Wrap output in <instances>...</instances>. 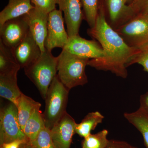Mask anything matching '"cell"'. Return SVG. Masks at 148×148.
Returning <instances> with one entry per match:
<instances>
[{
  "mask_svg": "<svg viewBox=\"0 0 148 148\" xmlns=\"http://www.w3.org/2000/svg\"><path fill=\"white\" fill-rule=\"evenodd\" d=\"M56 75L49 88L42 114L47 128L51 130L66 112L69 92Z\"/></svg>",
  "mask_w": 148,
  "mask_h": 148,
  "instance_id": "cell-4",
  "label": "cell"
},
{
  "mask_svg": "<svg viewBox=\"0 0 148 148\" xmlns=\"http://www.w3.org/2000/svg\"><path fill=\"white\" fill-rule=\"evenodd\" d=\"M140 103L139 110L148 115V92L141 95Z\"/></svg>",
  "mask_w": 148,
  "mask_h": 148,
  "instance_id": "cell-29",
  "label": "cell"
},
{
  "mask_svg": "<svg viewBox=\"0 0 148 148\" xmlns=\"http://www.w3.org/2000/svg\"><path fill=\"white\" fill-rule=\"evenodd\" d=\"M35 8L49 14L56 9V0H31Z\"/></svg>",
  "mask_w": 148,
  "mask_h": 148,
  "instance_id": "cell-25",
  "label": "cell"
},
{
  "mask_svg": "<svg viewBox=\"0 0 148 148\" xmlns=\"http://www.w3.org/2000/svg\"><path fill=\"white\" fill-rule=\"evenodd\" d=\"M104 116L98 111L89 113L85 116L79 123L75 126V133L85 138L91 134L98 124L101 123Z\"/></svg>",
  "mask_w": 148,
  "mask_h": 148,
  "instance_id": "cell-18",
  "label": "cell"
},
{
  "mask_svg": "<svg viewBox=\"0 0 148 148\" xmlns=\"http://www.w3.org/2000/svg\"><path fill=\"white\" fill-rule=\"evenodd\" d=\"M40 109L35 110L24 126L23 132L29 142L34 141L40 131L46 127Z\"/></svg>",
  "mask_w": 148,
  "mask_h": 148,
  "instance_id": "cell-20",
  "label": "cell"
},
{
  "mask_svg": "<svg viewBox=\"0 0 148 148\" xmlns=\"http://www.w3.org/2000/svg\"><path fill=\"white\" fill-rule=\"evenodd\" d=\"M132 146L125 141L110 140L106 148H132Z\"/></svg>",
  "mask_w": 148,
  "mask_h": 148,
  "instance_id": "cell-28",
  "label": "cell"
},
{
  "mask_svg": "<svg viewBox=\"0 0 148 148\" xmlns=\"http://www.w3.org/2000/svg\"><path fill=\"white\" fill-rule=\"evenodd\" d=\"M114 30L130 47L140 51L148 47V16L135 15Z\"/></svg>",
  "mask_w": 148,
  "mask_h": 148,
  "instance_id": "cell-5",
  "label": "cell"
},
{
  "mask_svg": "<svg viewBox=\"0 0 148 148\" xmlns=\"http://www.w3.org/2000/svg\"><path fill=\"white\" fill-rule=\"evenodd\" d=\"M128 5L132 9L134 15L148 16V0H134Z\"/></svg>",
  "mask_w": 148,
  "mask_h": 148,
  "instance_id": "cell-26",
  "label": "cell"
},
{
  "mask_svg": "<svg viewBox=\"0 0 148 148\" xmlns=\"http://www.w3.org/2000/svg\"><path fill=\"white\" fill-rule=\"evenodd\" d=\"M124 117L139 131L143 136L144 144L148 148V115L140 110L125 113Z\"/></svg>",
  "mask_w": 148,
  "mask_h": 148,
  "instance_id": "cell-19",
  "label": "cell"
},
{
  "mask_svg": "<svg viewBox=\"0 0 148 148\" xmlns=\"http://www.w3.org/2000/svg\"><path fill=\"white\" fill-rule=\"evenodd\" d=\"M29 142L34 148H56L51 138L50 130L46 127L40 131L34 141Z\"/></svg>",
  "mask_w": 148,
  "mask_h": 148,
  "instance_id": "cell-24",
  "label": "cell"
},
{
  "mask_svg": "<svg viewBox=\"0 0 148 148\" xmlns=\"http://www.w3.org/2000/svg\"><path fill=\"white\" fill-rule=\"evenodd\" d=\"M31 0H9L0 12V26L12 18L24 16L34 8Z\"/></svg>",
  "mask_w": 148,
  "mask_h": 148,
  "instance_id": "cell-16",
  "label": "cell"
},
{
  "mask_svg": "<svg viewBox=\"0 0 148 148\" xmlns=\"http://www.w3.org/2000/svg\"><path fill=\"white\" fill-rule=\"evenodd\" d=\"M62 49L81 58L91 59L103 58V48L94 40H87L79 35L69 38V41Z\"/></svg>",
  "mask_w": 148,
  "mask_h": 148,
  "instance_id": "cell-10",
  "label": "cell"
},
{
  "mask_svg": "<svg viewBox=\"0 0 148 148\" xmlns=\"http://www.w3.org/2000/svg\"><path fill=\"white\" fill-rule=\"evenodd\" d=\"M57 57L46 49L37 60L24 68L25 75L36 86L44 100L57 75Z\"/></svg>",
  "mask_w": 148,
  "mask_h": 148,
  "instance_id": "cell-2",
  "label": "cell"
},
{
  "mask_svg": "<svg viewBox=\"0 0 148 148\" xmlns=\"http://www.w3.org/2000/svg\"><path fill=\"white\" fill-rule=\"evenodd\" d=\"M84 18L90 28L95 26L98 15L99 0H81Z\"/></svg>",
  "mask_w": 148,
  "mask_h": 148,
  "instance_id": "cell-23",
  "label": "cell"
},
{
  "mask_svg": "<svg viewBox=\"0 0 148 148\" xmlns=\"http://www.w3.org/2000/svg\"><path fill=\"white\" fill-rule=\"evenodd\" d=\"M108 131L104 129L95 134H90L84 138L82 143V148H106L108 144Z\"/></svg>",
  "mask_w": 148,
  "mask_h": 148,
  "instance_id": "cell-22",
  "label": "cell"
},
{
  "mask_svg": "<svg viewBox=\"0 0 148 148\" xmlns=\"http://www.w3.org/2000/svg\"><path fill=\"white\" fill-rule=\"evenodd\" d=\"M16 106L19 124L23 131L27 121L35 110L40 108L41 104L22 93L17 100Z\"/></svg>",
  "mask_w": 148,
  "mask_h": 148,
  "instance_id": "cell-17",
  "label": "cell"
},
{
  "mask_svg": "<svg viewBox=\"0 0 148 148\" xmlns=\"http://www.w3.org/2000/svg\"><path fill=\"white\" fill-rule=\"evenodd\" d=\"M24 142L25 141L19 140H15L11 143L3 144L1 146H2L3 148H19L21 144Z\"/></svg>",
  "mask_w": 148,
  "mask_h": 148,
  "instance_id": "cell-30",
  "label": "cell"
},
{
  "mask_svg": "<svg viewBox=\"0 0 148 148\" xmlns=\"http://www.w3.org/2000/svg\"><path fill=\"white\" fill-rule=\"evenodd\" d=\"M69 39V35L64 27L62 12L56 9L49 14L46 49L50 51L55 48L63 49Z\"/></svg>",
  "mask_w": 148,
  "mask_h": 148,
  "instance_id": "cell-7",
  "label": "cell"
},
{
  "mask_svg": "<svg viewBox=\"0 0 148 148\" xmlns=\"http://www.w3.org/2000/svg\"><path fill=\"white\" fill-rule=\"evenodd\" d=\"M18 71L15 70L6 73L0 74V96L15 105L22 93L17 84Z\"/></svg>",
  "mask_w": 148,
  "mask_h": 148,
  "instance_id": "cell-15",
  "label": "cell"
},
{
  "mask_svg": "<svg viewBox=\"0 0 148 148\" xmlns=\"http://www.w3.org/2000/svg\"><path fill=\"white\" fill-rule=\"evenodd\" d=\"M133 1H134V0H125V3H126L127 4V5H129Z\"/></svg>",
  "mask_w": 148,
  "mask_h": 148,
  "instance_id": "cell-32",
  "label": "cell"
},
{
  "mask_svg": "<svg viewBox=\"0 0 148 148\" xmlns=\"http://www.w3.org/2000/svg\"><path fill=\"white\" fill-rule=\"evenodd\" d=\"M3 148V147L2 146H1V148Z\"/></svg>",
  "mask_w": 148,
  "mask_h": 148,
  "instance_id": "cell-34",
  "label": "cell"
},
{
  "mask_svg": "<svg viewBox=\"0 0 148 148\" xmlns=\"http://www.w3.org/2000/svg\"><path fill=\"white\" fill-rule=\"evenodd\" d=\"M20 69L12 49L5 45L0 40V74L9 73Z\"/></svg>",
  "mask_w": 148,
  "mask_h": 148,
  "instance_id": "cell-21",
  "label": "cell"
},
{
  "mask_svg": "<svg viewBox=\"0 0 148 148\" xmlns=\"http://www.w3.org/2000/svg\"><path fill=\"white\" fill-rule=\"evenodd\" d=\"M109 25L114 29L126 23L135 15L125 0H99Z\"/></svg>",
  "mask_w": 148,
  "mask_h": 148,
  "instance_id": "cell-8",
  "label": "cell"
},
{
  "mask_svg": "<svg viewBox=\"0 0 148 148\" xmlns=\"http://www.w3.org/2000/svg\"><path fill=\"white\" fill-rule=\"evenodd\" d=\"M19 148H34L29 141H26L22 143Z\"/></svg>",
  "mask_w": 148,
  "mask_h": 148,
  "instance_id": "cell-31",
  "label": "cell"
},
{
  "mask_svg": "<svg viewBox=\"0 0 148 148\" xmlns=\"http://www.w3.org/2000/svg\"><path fill=\"white\" fill-rule=\"evenodd\" d=\"M90 36L96 39L104 51L103 58L89 60L88 66L100 71H110L117 76L126 78L127 68L140 50L130 47L119 34L109 25L103 8L98 5L95 26L88 29Z\"/></svg>",
  "mask_w": 148,
  "mask_h": 148,
  "instance_id": "cell-1",
  "label": "cell"
},
{
  "mask_svg": "<svg viewBox=\"0 0 148 148\" xmlns=\"http://www.w3.org/2000/svg\"><path fill=\"white\" fill-rule=\"evenodd\" d=\"M29 28L25 16L12 18L0 26V40L6 46L13 49L26 37Z\"/></svg>",
  "mask_w": 148,
  "mask_h": 148,
  "instance_id": "cell-9",
  "label": "cell"
},
{
  "mask_svg": "<svg viewBox=\"0 0 148 148\" xmlns=\"http://www.w3.org/2000/svg\"><path fill=\"white\" fill-rule=\"evenodd\" d=\"M89 60L78 57L64 49L57 56V76L69 90L87 83L85 69Z\"/></svg>",
  "mask_w": 148,
  "mask_h": 148,
  "instance_id": "cell-3",
  "label": "cell"
},
{
  "mask_svg": "<svg viewBox=\"0 0 148 148\" xmlns=\"http://www.w3.org/2000/svg\"><path fill=\"white\" fill-rule=\"evenodd\" d=\"M75 119L67 112L50 130L51 135L56 148H70L75 133Z\"/></svg>",
  "mask_w": 148,
  "mask_h": 148,
  "instance_id": "cell-13",
  "label": "cell"
},
{
  "mask_svg": "<svg viewBox=\"0 0 148 148\" xmlns=\"http://www.w3.org/2000/svg\"><path fill=\"white\" fill-rule=\"evenodd\" d=\"M18 140L28 141L19 124L17 107L10 102L0 111V145Z\"/></svg>",
  "mask_w": 148,
  "mask_h": 148,
  "instance_id": "cell-6",
  "label": "cell"
},
{
  "mask_svg": "<svg viewBox=\"0 0 148 148\" xmlns=\"http://www.w3.org/2000/svg\"><path fill=\"white\" fill-rule=\"evenodd\" d=\"M24 16L31 34L42 52H44L46 49L45 43L47 36L49 14L34 7Z\"/></svg>",
  "mask_w": 148,
  "mask_h": 148,
  "instance_id": "cell-12",
  "label": "cell"
},
{
  "mask_svg": "<svg viewBox=\"0 0 148 148\" xmlns=\"http://www.w3.org/2000/svg\"><path fill=\"white\" fill-rule=\"evenodd\" d=\"M135 64L141 65L144 70L148 72V47L142 51L134 57L128 64V66Z\"/></svg>",
  "mask_w": 148,
  "mask_h": 148,
  "instance_id": "cell-27",
  "label": "cell"
},
{
  "mask_svg": "<svg viewBox=\"0 0 148 148\" xmlns=\"http://www.w3.org/2000/svg\"><path fill=\"white\" fill-rule=\"evenodd\" d=\"M12 50L17 63L23 69L37 60L42 53L30 30L22 41Z\"/></svg>",
  "mask_w": 148,
  "mask_h": 148,
  "instance_id": "cell-14",
  "label": "cell"
},
{
  "mask_svg": "<svg viewBox=\"0 0 148 148\" xmlns=\"http://www.w3.org/2000/svg\"><path fill=\"white\" fill-rule=\"evenodd\" d=\"M132 148H138L137 147H134V146H132Z\"/></svg>",
  "mask_w": 148,
  "mask_h": 148,
  "instance_id": "cell-33",
  "label": "cell"
},
{
  "mask_svg": "<svg viewBox=\"0 0 148 148\" xmlns=\"http://www.w3.org/2000/svg\"><path fill=\"white\" fill-rule=\"evenodd\" d=\"M56 2L59 10L64 13L69 38L79 35L84 18L81 0H56Z\"/></svg>",
  "mask_w": 148,
  "mask_h": 148,
  "instance_id": "cell-11",
  "label": "cell"
}]
</instances>
